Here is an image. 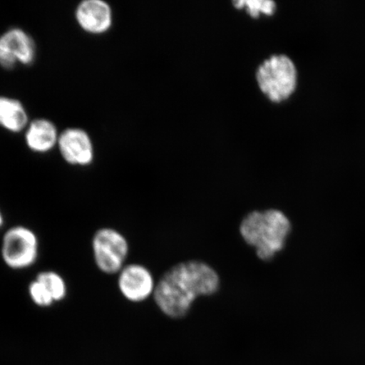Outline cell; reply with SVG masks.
Instances as JSON below:
<instances>
[{
    "label": "cell",
    "mask_w": 365,
    "mask_h": 365,
    "mask_svg": "<svg viewBox=\"0 0 365 365\" xmlns=\"http://www.w3.org/2000/svg\"><path fill=\"white\" fill-rule=\"evenodd\" d=\"M4 222H6V220H4V213L2 212V210L0 209V230H2L4 225Z\"/></svg>",
    "instance_id": "cell-15"
},
{
    "label": "cell",
    "mask_w": 365,
    "mask_h": 365,
    "mask_svg": "<svg viewBox=\"0 0 365 365\" xmlns=\"http://www.w3.org/2000/svg\"><path fill=\"white\" fill-rule=\"evenodd\" d=\"M27 294L31 302L39 308L47 309L56 304L46 287L36 277L27 287Z\"/></svg>",
    "instance_id": "cell-14"
},
{
    "label": "cell",
    "mask_w": 365,
    "mask_h": 365,
    "mask_svg": "<svg viewBox=\"0 0 365 365\" xmlns=\"http://www.w3.org/2000/svg\"><path fill=\"white\" fill-rule=\"evenodd\" d=\"M257 80L259 89L274 103L289 99L298 84V72L292 59L284 54L273 56L259 66Z\"/></svg>",
    "instance_id": "cell-3"
},
{
    "label": "cell",
    "mask_w": 365,
    "mask_h": 365,
    "mask_svg": "<svg viewBox=\"0 0 365 365\" xmlns=\"http://www.w3.org/2000/svg\"><path fill=\"white\" fill-rule=\"evenodd\" d=\"M76 17L81 29L93 34L105 33L112 24L111 8L102 0L81 2L77 6Z\"/></svg>",
    "instance_id": "cell-9"
},
{
    "label": "cell",
    "mask_w": 365,
    "mask_h": 365,
    "mask_svg": "<svg viewBox=\"0 0 365 365\" xmlns=\"http://www.w3.org/2000/svg\"><path fill=\"white\" fill-rule=\"evenodd\" d=\"M91 248L96 264L100 271L106 274L120 272L129 251L125 237L108 227L95 232Z\"/></svg>",
    "instance_id": "cell-5"
},
{
    "label": "cell",
    "mask_w": 365,
    "mask_h": 365,
    "mask_svg": "<svg viewBox=\"0 0 365 365\" xmlns=\"http://www.w3.org/2000/svg\"><path fill=\"white\" fill-rule=\"evenodd\" d=\"M29 116L18 100L0 97V126L11 132H20L27 125Z\"/></svg>",
    "instance_id": "cell-11"
},
{
    "label": "cell",
    "mask_w": 365,
    "mask_h": 365,
    "mask_svg": "<svg viewBox=\"0 0 365 365\" xmlns=\"http://www.w3.org/2000/svg\"><path fill=\"white\" fill-rule=\"evenodd\" d=\"M40 255V240L36 232L25 225L9 227L4 232L0 257L12 271L21 272L33 267Z\"/></svg>",
    "instance_id": "cell-4"
},
{
    "label": "cell",
    "mask_w": 365,
    "mask_h": 365,
    "mask_svg": "<svg viewBox=\"0 0 365 365\" xmlns=\"http://www.w3.org/2000/svg\"><path fill=\"white\" fill-rule=\"evenodd\" d=\"M232 4L238 10L245 9L252 18H258L261 15L272 16L277 9L276 3L270 0H239Z\"/></svg>",
    "instance_id": "cell-13"
},
{
    "label": "cell",
    "mask_w": 365,
    "mask_h": 365,
    "mask_svg": "<svg viewBox=\"0 0 365 365\" xmlns=\"http://www.w3.org/2000/svg\"><path fill=\"white\" fill-rule=\"evenodd\" d=\"M56 125L51 121L39 118L31 123L26 134L27 145L35 153H47L58 143Z\"/></svg>",
    "instance_id": "cell-10"
},
{
    "label": "cell",
    "mask_w": 365,
    "mask_h": 365,
    "mask_svg": "<svg viewBox=\"0 0 365 365\" xmlns=\"http://www.w3.org/2000/svg\"><path fill=\"white\" fill-rule=\"evenodd\" d=\"M219 287L217 273L202 262L176 264L158 282L155 301L162 312L172 318H181L189 312L193 301L200 295L215 294Z\"/></svg>",
    "instance_id": "cell-1"
},
{
    "label": "cell",
    "mask_w": 365,
    "mask_h": 365,
    "mask_svg": "<svg viewBox=\"0 0 365 365\" xmlns=\"http://www.w3.org/2000/svg\"><path fill=\"white\" fill-rule=\"evenodd\" d=\"M291 230L289 218L275 209L250 212L240 228L244 240L253 246L257 257L264 262L271 261L284 249Z\"/></svg>",
    "instance_id": "cell-2"
},
{
    "label": "cell",
    "mask_w": 365,
    "mask_h": 365,
    "mask_svg": "<svg viewBox=\"0 0 365 365\" xmlns=\"http://www.w3.org/2000/svg\"><path fill=\"white\" fill-rule=\"evenodd\" d=\"M118 287L127 299L140 302L153 293L154 282L147 268L140 264H130L121 271Z\"/></svg>",
    "instance_id": "cell-8"
},
{
    "label": "cell",
    "mask_w": 365,
    "mask_h": 365,
    "mask_svg": "<svg viewBox=\"0 0 365 365\" xmlns=\"http://www.w3.org/2000/svg\"><path fill=\"white\" fill-rule=\"evenodd\" d=\"M48 289L56 304L62 302L68 296V284L61 274L53 270L40 272L35 277Z\"/></svg>",
    "instance_id": "cell-12"
},
{
    "label": "cell",
    "mask_w": 365,
    "mask_h": 365,
    "mask_svg": "<svg viewBox=\"0 0 365 365\" xmlns=\"http://www.w3.org/2000/svg\"><path fill=\"white\" fill-rule=\"evenodd\" d=\"M58 148L63 159L72 165L86 166L93 162L94 153L86 131L71 128L58 136Z\"/></svg>",
    "instance_id": "cell-7"
},
{
    "label": "cell",
    "mask_w": 365,
    "mask_h": 365,
    "mask_svg": "<svg viewBox=\"0 0 365 365\" xmlns=\"http://www.w3.org/2000/svg\"><path fill=\"white\" fill-rule=\"evenodd\" d=\"M34 40L19 29H12L0 36V66L12 68L17 62L29 66L34 61Z\"/></svg>",
    "instance_id": "cell-6"
}]
</instances>
